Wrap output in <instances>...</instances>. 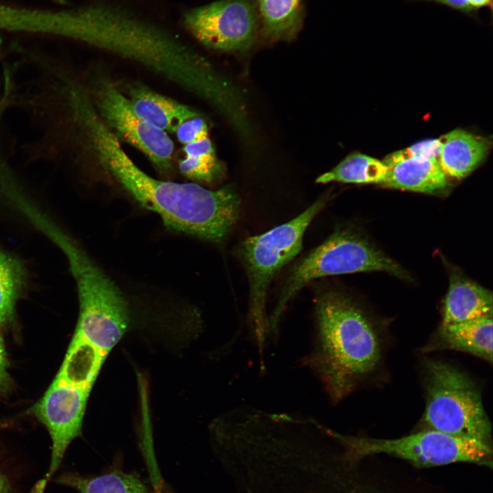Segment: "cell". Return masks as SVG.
Wrapping results in <instances>:
<instances>
[{
	"mask_svg": "<svg viewBox=\"0 0 493 493\" xmlns=\"http://www.w3.org/2000/svg\"><path fill=\"white\" fill-rule=\"evenodd\" d=\"M491 316L492 292L459 275L453 274L444 300L441 325L462 323Z\"/></svg>",
	"mask_w": 493,
	"mask_h": 493,
	"instance_id": "14",
	"label": "cell"
},
{
	"mask_svg": "<svg viewBox=\"0 0 493 493\" xmlns=\"http://www.w3.org/2000/svg\"><path fill=\"white\" fill-rule=\"evenodd\" d=\"M10 488L6 477L0 472V493H10Z\"/></svg>",
	"mask_w": 493,
	"mask_h": 493,
	"instance_id": "27",
	"label": "cell"
},
{
	"mask_svg": "<svg viewBox=\"0 0 493 493\" xmlns=\"http://www.w3.org/2000/svg\"><path fill=\"white\" fill-rule=\"evenodd\" d=\"M55 1H59L60 2H63V0H55Z\"/></svg>",
	"mask_w": 493,
	"mask_h": 493,
	"instance_id": "28",
	"label": "cell"
},
{
	"mask_svg": "<svg viewBox=\"0 0 493 493\" xmlns=\"http://www.w3.org/2000/svg\"><path fill=\"white\" fill-rule=\"evenodd\" d=\"M68 252L79 302L75 332L108 353L128 327L127 303L118 286L82 251L71 245Z\"/></svg>",
	"mask_w": 493,
	"mask_h": 493,
	"instance_id": "7",
	"label": "cell"
},
{
	"mask_svg": "<svg viewBox=\"0 0 493 493\" xmlns=\"http://www.w3.org/2000/svg\"><path fill=\"white\" fill-rule=\"evenodd\" d=\"M369 271L407 276L395 262L366 240L349 231H336L291 270L268 318L270 332L277 331L288 301L309 281L325 276Z\"/></svg>",
	"mask_w": 493,
	"mask_h": 493,
	"instance_id": "6",
	"label": "cell"
},
{
	"mask_svg": "<svg viewBox=\"0 0 493 493\" xmlns=\"http://www.w3.org/2000/svg\"><path fill=\"white\" fill-rule=\"evenodd\" d=\"M185 157L179 162L180 173L197 182L213 184L220 180L224 169L210 138L184 144Z\"/></svg>",
	"mask_w": 493,
	"mask_h": 493,
	"instance_id": "21",
	"label": "cell"
},
{
	"mask_svg": "<svg viewBox=\"0 0 493 493\" xmlns=\"http://www.w3.org/2000/svg\"><path fill=\"white\" fill-rule=\"evenodd\" d=\"M92 95L98 115L119 140L140 150L161 172L172 170L173 140L166 132L140 118L127 96L110 79L99 77Z\"/></svg>",
	"mask_w": 493,
	"mask_h": 493,
	"instance_id": "9",
	"label": "cell"
},
{
	"mask_svg": "<svg viewBox=\"0 0 493 493\" xmlns=\"http://www.w3.org/2000/svg\"><path fill=\"white\" fill-rule=\"evenodd\" d=\"M316 333L304 363L316 375L331 402L356 390L381 366L384 334L349 297L335 291L315 301Z\"/></svg>",
	"mask_w": 493,
	"mask_h": 493,
	"instance_id": "2",
	"label": "cell"
},
{
	"mask_svg": "<svg viewBox=\"0 0 493 493\" xmlns=\"http://www.w3.org/2000/svg\"><path fill=\"white\" fill-rule=\"evenodd\" d=\"M424 352L453 350L492 362V316L462 323L441 325Z\"/></svg>",
	"mask_w": 493,
	"mask_h": 493,
	"instance_id": "12",
	"label": "cell"
},
{
	"mask_svg": "<svg viewBox=\"0 0 493 493\" xmlns=\"http://www.w3.org/2000/svg\"><path fill=\"white\" fill-rule=\"evenodd\" d=\"M438 161L446 177L462 179L471 173L487 154L488 141L464 129H457L441 138Z\"/></svg>",
	"mask_w": 493,
	"mask_h": 493,
	"instance_id": "15",
	"label": "cell"
},
{
	"mask_svg": "<svg viewBox=\"0 0 493 493\" xmlns=\"http://www.w3.org/2000/svg\"><path fill=\"white\" fill-rule=\"evenodd\" d=\"M8 366L5 346L0 335V396L9 393L13 387L12 379L8 372Z\"/></svg>",
	"mask_w": 493,
	"mask_h": 493,
	"instance_id": "26",
	"label": "cell"
},
{
	"mask_svg": "<svg viewBox=\"0 0 493 493\" xmlns=\"http://www.w3.org/2000/svg\"><path fill=\"white\" fill-rule=\"evenodd\" d=\"M175 134L179 142L184 145L209 137L207 125L200 114L182 123Z\"/></svg>",
	"mask_w": 493,
	"mask_h": 493,
	"instance_id": "25",
	"label": "cell"
},
{
	"mask_svg": "<svg viewBox=\"0 0 493 493\" xmlns=\"http://www.w3.org/2000/svg\"><path fill=\"white\" fill-rule=\"evenodd\" d=\"M426 404L421 422L428 429L492 444V424L472 379L438 359L424 362Z\"/></svg>",
	"mask_w": 493,
	"mask_h": 493,
	"instance_id": "5",
	"label": "cell"
},
{
	"mask_svg": "<svg viewBox=\"0 0 493 493\" xmlns=\"http://www.w3.org/2000/svg\"><path fill=\"white\" fill-rule=\"evenodd\" d=\"M260 19V35L269 42L292 41L301 29L303 0H255Z\"/></svg>",
	"mask_w": 493,
	"mask_h": 493,
	"instance_id": "18",
	"label": "cell"
},
{
	"mask_svg": "<svg viewBox=\"0 0 493 493\" xmlns=\"http://www.w3.org/2000/svg\"><path fill=\"white\" fill-rule=\"evenodd\" d=\"M441 146L440 138L425 140L388 155L382 162L387 166L414 157H424L438 159Z\"/></svg>",
	"mask_w": 493,
	"mask_h": 493,
	"instance_id": "23",
	"label": "cell"
},
{
	"mask_svg": "<svg viewBox=\"0 0 493 493\" xmlns=\"http://www.w3.org/2000/svg\"><path fill=\"white\" fill-rule=\"evenodd\" d=\"M81 125L103 168L139 205L157 214L166 226L214 243L229 236L240 212L233 188L210 190L196 183L155 179L133 162L96 111L89 112Z\"/></svg>",
	"mask_w": 493,
	"mask_h": 493,
	"instance_id": "1",
	"label": "cell"
},
{
	"mask_svg": "<svg viewBox=\"0 0 493 493\" xmlns=\"http://www.w3.org/2000/svg\"><path fill=\"white\" fill-rule=\"evenodd\" d=\"M346 461L387 454L421 466L469 462L492 466V444L426 429L396 439H377L335 431Z\"/></svg>",
	"mask_w": 493,
	"mask_h": 493,
	"instance_id": "8",
	"label": "cell"
},
{
	"mask_svg": "<svg viewBox=\"0 0 493 493\" xmlns=\"http://www.w3.org/2000/svg\"><path fill=\"white\" fill-rule=\"evenodd\" d=\"M27 268L22 260L0 246V329L10 323L17 301L26 290Z\"/></svg>",
	"mask_w": 493,
	"mask_h": 493,
	"instance_id": "19",
	"label": "cell"
},
{
	"mask_svg": "<svg viewBox=\"0 0 493 493\" xmlns=\"http://www.w3.org/2000/svg\"><path fill=\"white\" fill-rule=\"evenodd\" d=\"M327 201L328 197H320L294 218L262 234L249 237L238 246V255L249 283V326L260 355L270 333L266 312L269 284L299 253L307 227Z\"/></svg>",
	"mask_w": 493,
	"mask_h": 493,
	"instance_id": "4",
	"label": "cell"
},
{
	"mask_svg": "<svg viewBox=\"0 0 493 493\" xmlns=\"http://www.w3.org/2000/svg\"><path fill=\"white\" fill-rule=\"evenodd\" d=\"M90 391L53 381L30 409L45 425L52 440L50 466L42 487L56 472L70 443L81 434Z\"/></svg>",
	"mask_w": 493,
	"mask_h": 493,
	"instance_id": "11",
	"label": "cell"
},
{
	"mask_svg": "<svg viewBox=\"0 0 493 493\" xmlns=\"http://www.w3.org/2000/svg\"><path fill=\"white\" fill-rule=\"evenodd\" d=\"M107 355L75 332L53 382L91 390Z\"/></svg>",
	"mask_w": 493,
	"mask_h": 493,
	"instance_id": "17",
	"label": "cell"
},
{
	"mask_svg": "<svg viewBox=\"0 0 493 493\" xmlns=\"http://www.w3.org/2000/svg\"><path fill=\"white\" fill-rule=\"evenodd\" d=\"M387 168L386 177L381 184L388 188L432 193L444 189L448 184L447 177L437 158L414 157Z\"/></svg>",
	"mask_w": 493,
	"mask_h": 493,
	"instance_id": "16",
	"label": "cell"
},
{
	"mask_svg": "<svg viewBox=\"0 0 493 493\" xmlns=\"http://www.w3.org/2000/svg\"><path fill=\"white\" fill-rule=\"evenodd\" d=\"M127 97L136 114L149 125L175 133L185 121L199 115L190 107L162 95L140 82L126 84Z\"/></svg>",
	"mask_w": 493,
	"mask_h": 493,
	"instance_id": "13",
	"label": "cell"
},
{
	"mask_svg": "<svg viewBox=\"0 0 493 493\" xmlns=\"http://www.w3.org/2000/svg\"><path fill=\"white\" fill-rule=\"evenodd\" d=\"M70 37L136 62L188 92L205 75L203 55L165 29L115 7L73 10Z\"/></svg>",
	"mask_w": 493,
	"mask_h": 493,
	"instance_id": "3",
	"label": "cell"
},
{
	"mask_svg": "<svg viewBox=\"0 0 493 493\" xmlns=\"http://www.w3.org/2000/svg\"><path fill=\"white\" fill-rule=\"evenodd\" d=\"M186 29L202 45L214 50H249L260 35L255 0H220L186 12Z\"/></svg>",
	"mask_w": 493,
	"mask_h": 493,
	"instance_id": "10",
	"label": "cell"
},
{
	"mask_svg": "<svg viewBox=\"0 0 493 493\" xmlns=\"http://www.w3.org/2000/svg\"><path fill=\"white\" fill-rule=\"evenodd\" d=\"M60 481L76 489L77 493H152L140 478L121 471L92 478L71 475Z\"/></svg>",
	"mask_w": 493,
	"mask_h": 493,
	"instance_id": "22",
	"label": "cell"
},
{
	"mask_svg": "<svg viewBox=\"0 0 493 493\" xmlns=\"http://www.w3.org/2000/svg\"><path fill=\"white\" fill-rule=\"evenodd\" d=\"M411 1L431 2L446 6L451 10L457 11L468 16L475 20H478L479 13L483 9L490 10L491 18L492 16L493 0H409Z\"/></svg>",
	"mask_w": 493,
	"mask_h": 493,
	"instance_id": "24",
	"label": "cell"
},
{
	"mask_svg": "<svg viewBox=\"0 0 493 493\" xmlns=\"http://www.w3.org/2000/svg\"><path fill=\"white\" fill-rule=\"evenodd\" d=\"M388 168L382 162L368 155L355 153L350 154L331 170L316 179L318 184L338 181L351 184H382Z\"/></svg>",
	"mask_w": 493,
	"mask_h": 493,
	"instance_id": "20",
	"label": "cell"
}]
</instances>
